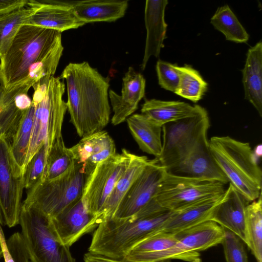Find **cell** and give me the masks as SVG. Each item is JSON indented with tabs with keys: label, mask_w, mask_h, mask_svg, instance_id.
Here are the masks:
<instances>
[{
	"label": "cell",
	"mask_w": 262,
	"mask_h": 262,
	"mask_svg": "<svg viewBox=\"0 0 262 262\" xmlns=\"http://www.w3.org/2000/svg\"><path fill=\"white\" fill-rule=\"evenodd\" d=\"M60 78L67 83V110L81 138L102 130L110 121L108 77H104L86 61L70 63Z\"/></svg>",
	"instance_id": "obj_1"
},
{
	"label": "cell",
	"mask_w": 262,
	"mask_h": 262,
	"mask_svg": "<svg viewBox=\"0 0 262 262\" xmlns=\"http://www.w3.org/2000/svg\"><path fill=\"white\" fill-rule=\"evenodd\" d=\"M61 42V33L29 25L19 28L1 59L0 84L8 89L32 75Z\"/></svg>",
	"instance_id": "obj_2"
},
{
	"label": "cell",
	"mask_w": 262,
	"mask_h": 262,
	"mask_svg": "<svg viewBox=\"0 0 262 262\" xmlns=\"http://www.w3.org/2000/svg\"><path fill=\"white\" fill-rule=\"evenodd\" d=\"M171 211L134 216L126 219H103L94 230L89 252L123 259L140 242L158 232Z\"/></svg>",
	"instance_id": "obj_3"
},
{
	"label": "cell",
	"mask_w": 262,
	"mask_h": 262,
	"mask_svg": "<svg viewBox=\"0 0 262 262\" xmlns=\"http://www.w3.org/2000/svg\"><path fill=\"white\" fill-rule=\"evenodd\" d=\"M210 153L223 174L250 202L261 193L262 171L250 144L229 136H213Z\"/></svg>",
	"instance_id": "obj_4"
},
{
	"label": "cell",
	"mask_w": 262,
	"mask_h": 262,
	"mask_svg": "<svg viewBox=\"0 0 262 262\" xmlns=\"http://www.w3.org/2000/svg\"><path fill=\"white\" fill-rule=\"evenodd\" d=\"M210 121L206 110L199 106L195 114L162 126V148L159 163L172 173L193 153L209 145Z\"/></svg>",
	"instance_id": "obj_5"
},
{
	"label": "cell",
	"mask_w": 262,
	"mask_h": 262,
	"mask_svg": "<svg viewBox=\"0 0 262 262\" xmlns=\"http://www.w3.org/2000/svg\"><path fill=\"white\" fill-rule=\"evenodd\" d=\"M21 237L31 262H76L54 231L50 218L33 204L22 203Z\"/></svg>",
	"instance_id": "obj_6"
},
{
	"label": "cell",
	"mask_w": 262,
	"mask_h": 262,
	"mask_svg": "<svg viewBox=\"0 0 262 262\" xmlns=\"http://www.w3.org/2000/svg\"><path fill=\"white\" fill-rule=\"evenodd\" d=\"M64 91L63 80L60 77L52 76L48 81L43 98L36 104H33L35 112L26 167L43 145L46 146L48 154L53 143L62 136V126L67 111V103L63 99Z\"/></svg>",
	"instance_id": "obj_7"
},
{
	"label": "cell",
	"mask_w": 262,
	"mask_h": 262,
	"mask_svg": "<svg viewBox=\"0 0 262 262\" xmlns=\"http://www.w3.org/2000/svg\"><path fill=\"white\" fill-rule=\"evenodd\" d=\"M85 179L84 166L75 162L59 177L41 181L28 190L23 203L33 204L49 217H54L81 198Z\"/></svg>",
	"instance_id": "obj_8"
},
{
	"label": "cell",
	"mask_w": 262,
	"mask_h": 262,
	"mask_svg": "<svg viewBox=\"0 0 262 262\" xmlns=\"http://www.w3.org/2000/svg\"><path fill=\"white\" fill-rule=\"evenodd\" d=\"M225 184L217 181L165 172L149 204L174 211L196 202L223 194Z\"/></svg>",
	"instance_id": "obj_9"
},
{
	"label": "cell",
	"mask_w": 262,
	"mask_h": 262,
	"mask_svg": "<svg viewBox=\"0 0 262 262\" xmlns=\"http://www.w3.org/2000/svg\"><path fill=\"white\" fill-rule=\"evenodd\" d=\"M24 188V172L12 154L11 141L0 134V224H19Z\"/></svg>",
	"instance_id": "obj_10"
},
{
	"label": "cell",
	"mask_w": 262,
	"mask_h": 262,
	"mask_svg": "<svg viewBox=\"0 0 262 262\" xmlns=\"http://www.w3.org/2000/svg\"><path fill=\"white\" fill-rule=\"evenodd\" d=\"M133 154L122 149L121 153L97 164L86 176L81 199L86 209L99 216L102 221L104 204L127 167Z\"/></svg>",
	"instance_id": "obj_11"
},
{
	"label": "cell",
	"mask_w": 262,
	"mask_h": 262,
	"mask_svg": "<svg viewBox=\"0 0 262 262\" xmlns=\"http://www.w3.org/2000/svg\"><path fill=\"white\" fill-rule=\"evenodd\" d=\"M166 172L157 158L149 160L122 198L112 217L126 219L136 215L154 197Z\"/></svg>",
	"instance_id": "obj_12"
},
{
	"label": "cell",
	"mask_w": 262,
	"mask_h": 262,
	"mask_svg": "<svg viewBox=\"0 0 262 262\" xmlns=\"http://www.w3.org/2000/svg\"><path fill=\"white\" fill-rule=\"evenodd\" d=\"M50 221L59 240L70 247L83 235L95 230L102 219L89 212L80 198L50 218Z\"/></svg>",
	"instance_id": "obj_13"
},
{
	"label": "cell",
	"mask_w": 262,
	"mask_h": 262,
	"mask_svg": "<svg viewBox=\"0 0 262 262\" xmlns=\"http://www.w3.org/2000/svg\"><path fill=\"white\" fill-rule=\"evenodd\" d=\"M27 6L33 8L34 11L26 19L24 25L50 29L61 33L85 24L77 17L72 7L66 2L28 0Z\"/></svg>",
	"instance_id": "obj_14"
},
{
	"label": "cell",
	"mask_w": 262,
	"mask_h": 262,
	"mask_svg": "<svg viewBox=\"0 0 262 262\" xmlns=\"http://www.w3.org/2000/svg\"><path fill=\"white\" fill-rule=\"evenodd\" d=\"M250 203L229 183L221 201L213 210L209 221L231 231L245 243L246 210Z\"/></svg>",
	"instance_id": "obj_15"
},
{
	"label": "cell",
	"mask_w": 262,
	"mask_h": 262,
	"mask_svg": "<svg viewBox=\"0 0 262 262\" xmlns=\"http://www.w3.org/2000/svg\"><path fill=\"white\" fill-rule=\"evenodd\" d=\"M145 79L143 76L129 67L122 79L121 94L112 90L108 91V97L114 115L112 123L114 125L123 122L138 108L145 91Z\"/></svg>",
	"instance_id": "obj_16"
},
{
	"label": "cell",
	"mask_w": 262,
	"mask_h": 262,
	"mask_svg": "<svg viewBox=\"0 0 262 262\" xmlns=\"http://www.w3.org/2000/svg\"><path fill=\"white\" fill-rule=\"evenodd\" d=\"M69 149L75 162L84 166L86 176L97 164L117 154L113 139L103 130L82 138Z\"/></svg>",
	"instance_id": "obj_17"
},
{
	"label": "cell",
	"mask_w": 262,
	"mask_h": 262,
	"mask_svg": "<svg viewBox=\"0 0 262 262\" xmlns=\"http://www.w3.org/2000/svg\"><path fill=\"white\" fill-rule=\"evenodd\" d=\"M167 0H147L144 20L146 29L145 51L141 67L144 70L151 56L158 57L165 38L167 25L165 21Z\"/></svg>",
	"instance_id": "obj_18"
},
{
	"label": "cell",
	"mask_w": 262,
	"mask_h": 262,
	"mask_svg": "<svg viewBox=\"0 0 262 262\" xmlns=\"http://www.w3.org/2000/svg\"><path fill=\"white\" fill-rule=\"evenodd\" d=\"M223 194L201 200L171 211L158 232L175 234L209 221L213 210L221 201Z\"/></svg>",
	"instance_id": "obj_19"
},
{
	"label": "cell",
	"mask_w": 262,
	"mask_h": 262,
	"mask_svg": "<svg viewBox=\"0 0 262 262\" xmlns=\"http://www.w3.org/2000/svg\"><path fill=\"white\" fill-rule=\"evenodd\" d=\"M77 17L85 24L97 21H114L122 17L128 7V1L88 0L66 2Z\"/></svg>",
	"instance_id": "obj_20"
},
{
	"label": "cell",
	"mask_w": 262,
	"mask_h": 262,
	"mask_svg": "<svg viewBox=\"0 0 262 262\" xmlns=\"http://www.w3.org/2000/svg\"><path fill=\"white\" fill-rule=\"evenodd\" d=\"M245 98L262 116V42L259 41L250 48L242 70Z\"/></svg>",
	"instance_id": "obj_21"
},
{
	"label": "cell",
	"mask_w": 262,
	"mask_h": 262,
	"mask_svg": "<svg viewBox=\"0 0 262 262\" xmlns=\"http://www.w3.org/2000/svg\"><path fill=\"white\" fill-rule=\"evenodd\" d=\"M225 229L212 221L175 234L178 244L189 252L200 253L210 247L221 244Z\"/></svg>",
	"instance_id": "obj_22"
},
{
	"label": "cell",
	"mask_w": 262,
	"mask_h": 262,
	"mask_svg": "<svg viewBox=\"0 0 262 262\" xmlns=\"http://www.w3.org/2000/svg\"><path fill=\"white\" fill-rule=\"evenodd\" d=\"M126 120L130 132L140 149L158 158L162 148V126L142 114H133Z\"/></svg>",
	"instance_id": "obj_23"
},
{
	"label": "cell",
	"mask_w": 262,
	"mask_h": 262,
	"mask_svg": "<svg viewBox=\"0 0 262 262\" xmlns=\"http://www.w3.org/2000/svg\"><path fill=\"white\" fill-rule=\"evenodd\" d=\"M199 105L192 106L179 101L146 99L142 105L141 114L157 124L164 125L189 117L197 112Z\"/></svg>",
	"instance_id": "obj_24"
},
{
	"label": "cell",
	"mask_w": 262,
	"mask_h": 262,
	"mask_svg": "<svg viewBox=\"0 0 262 262\" xmlns=\"http://www.w3.org/2000/svg\"><path fill=\"white\" fill-rule=\"evenodd\" d=\"M172 173L217 181L225 185L229 183L213 159L209 145L193 153Z\"/></svg>",
	"instance_id": "obj_25"
},
{
	"label": "cell",
	"mask_w": 262,
	"mask_h": 262,
	"mask_svg": "<svg viewBox=\"0 0 262 262\" xmlns=\"http://www.w3.org/2000/svg\"><path fill=\"white\" fill-rule=\"evenodd\" d=\"M149 161L145 156L133 154L127 167L117 181L104 204L102 212V220L113 216L122 198Z\"/></svg>",
	"instance_id": "obj_26"
},
{
	"label": "cell",
	"mask_w": 262,
	"mask_h": 262,
	"mask_svg": "<svg viewBox=\"0 0 262 262\" xmlns=\"http://www.w3.org/2000/svg\"><path fill=\"white\" fill-rule=\"evenodd\" d=\"M245 243L257 262H262V196L247 207Z\"/></svg>",
	"instance_id": "obj_27"
},
{
	"label": "cell",
	"mask_w": 262,
	"mask_h": 262,
	"mask_svg": "<svg viewBox=\"0 0 262 262\" xmlns=\"http://www.w3.org/2000/svg\"><path fill=\"white\" fill-rule=\"evenodd\" d=\"M34 112L35 106L32 103L31 106L24 112L18 126L11 141L12 154L24 174L30 143Z\"/></svg>",
	"instance_id": "obj_28"
},
{
	"label": "cell",
	"mask_w": 262,
	"mask_h": 262,
	"mask_svg": "<svg viewBox=\"0 0 262 262\" xmlns=\"http://www.w3.org/2000/svg\"><path fill=\"white\" fill-rule=\"evenodd\" d=\"M214 28L222 32L227 40L246 42L249 35L228 5L218 8L210 21Z\"/></svg>",
	"instance_id": "obj_29"
},
{
	"label": "cell",
	"mask_w": 262,
	"mask_h": 262,
	"mask_svg": "<svg viewBox=\"0 0 262 262\" xmlns=\"http://www.w3.org/2000/svg\"><path fill=\"white\" fill-rule=\"evenodd\" d=\"M75 162L69 148L65 145L62 136L60 137L53 143L48 152L42 181L59 177Z\"/></svg>",
	"instance_id": "obj_30"
},
{
	"label": "cell",
	"mask_w": 262,
	"mask_h": 262,
	"mask_svg": "<svg viewBox=\"0 0 262 262\" xmlns=\"http://www.w3.org/2000/svg\"><path fill=\"white\" fill-rule=\"evenodd\" d=\"M34 11L27 6L0 15V59L9 50L19 28Z\"/></svg>",
	"instance_id": "obj_31"
},
{
	"label": "cell",
	"mask_w": 262,
	"mask_h": 262,
	"mask_svg": "<svg viewBox=\"0 0 262 262\" xmlns=\"http://www.w3.org/2000/svg\"><path fill=\"white\" fill-rule=\"evenodd\" d=\"M180 79L174 93L193 102L202 99L207 90V83L200 73L189 65L178 66Z\"/></svg>",
	"instance_id": "obj_32"
},
{
	"label": "cell",
	"mask_w": 262,
	"mask_h": 262,
	"mask_svg": "<svg viewBox=\"0 0 262 262\" xmlns=\"http://www.w3.org/2000/svg\"><path fill=\"white\" fill-rule=\"evenodd\" d=\"M177 243L175 234L157 232L136 245L123 259L161 251L174 246Z\"/></svg>",
	"instance_id": "obj_33"
},
{
	"label": "cell",
	"mask_w": 262,
	"mask_h": 262,
	"mask_svg": "<svg viewBox=\"0 0 262 262\" xmlns=\"http://www.w3.org/2000/svg\"><path fill=\"white\" fill-rule=\"evenodd\" d=\"M47 154L43 145L28 162L24 174V188L29 190L42 181Z\"/></svg>",
	"instance_id": "obj_34"
},
{
	"label": "cell",
	"mask_w": 262,
	"mask_h": 262,
	"mask_svg": "<svg viewBox=\"0 0 262 262\" xmlns=\"http://www.w3.org/2000/svg\"><path fill=\"white\" fill-rule=\"evenodd\" d=\"M221 244L227 262H248L242 240L235 234L225 229V234Z\"/></svg>",
	"instance_id": "obj_35"
},
{
	"label": "cell",
	"mask_w": 262,
	"mask_h": 262,
	"mask_svg": "<svg viewBox=\"0 0 262 262\" xmlns=\"http://www.w3.org/2000/svg\"><path fill=\"white\" fill-rule=\"evenodd\" d=\"M156 71L161 87L174 93L180 79L178 66L159 60L156 64Z\"/></svg>",
	"instance_id": "obj_36"
},
{
	"label": "cell",
	"mask_w": 262,
	"mask_h": 262,
	"mask_svg": "<svg viewBox=\"0 0 262 262\" xmlns=\"http://www.w3.org/2000/svg\"><path fill=\"white\" fill-rule=\"evenodd\" d=\"M28 0H0V15L26 7Z\"/></svg>",
	"instance_id": "obj_37"
},
{
	"label": "cell",
	"mask_w": 262,
	"mask_h": 262,
	"mask_svg": "<svg viewBox=\"0 0 262 262\" xmlns=\"http://www.w3.org/2000/svg\"><path fill=\"white\" fill-rule=\"evenodd\" d=\"M84 262H129L123 259H115L88 252L83 256Z\"/></svg>",
	"instance_id": "obj_38"
},
{
	"label": "cell",
	"mask_w": 262,
	"mask_h": 262,
	"mask_svg": "<svg viewBox=\"0 0 262 262\" xmlns=\"http://www.w3.org/2000/svg\"><path fill=\"white\" fill-rule=\"evenodd\" d=\"M28 92H23L17 95L14 99L16 107L22 111L28 110L32 105V100L28 95Z\"/></svg>",
	"instance_id": "obj_39"
},
{
	"label": "cell",
	"mask_w": 262,
	"mask_h": 262,
	"mask_svg": "<svg viewBox=\"0 0 262 262\" xmlns=\"http://www.w3.org/2000/svg\"><path fill=\"white\" fill-rule=\"evenodd\" d=\"M6 242L4 239V236L3 235V233L1 230V228L0 227V259L4 257V247L5 245Z\"/></svg>",
	"instance_id": "obj_40"
},
{
	"label": "cell",
	"mask_w": 262,
	"mask_h": 262,
	"mask_svg": "<svg viewBox=\"0 0 262 262\" xmlns=\"http://www.w3.org/2000/svg\"><path fill=\"white\" fill-rule=\"evenodd\" d=\"M4 257L5 259V262H14L11 256L9 253L6 247V243L4 247Z\"/></svg>",
	"instance_id": "obj_41"
}]
</instances>
